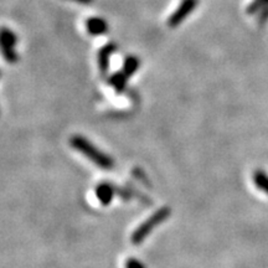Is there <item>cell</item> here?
I'll list each match as a JSON object with an SVG mask.
<instances>
[{"mask_svg": "<svg viewBox=\"0 0 268 268\" xmlns=\"http://www.w3.org/2000/svg\"><path fill=\"white\" fill-rule=\"evenodd\" d=\"M125 268H145V266L143 262L132 257V258H128L125 262Z\"/></svg>", "mask_w": 268, "mask_h": 268, "instance_id": "obj_13", "label": "cell"}, {"mask_svg": "<svg viewBox=\"0 0 268 268\" xmlns=\"http://www.w3.org/2000/svg\"><path fill=\"white\" fill-rule=\"evenodd\" d=\"M170 216V209L169 208H161L158 211H155L149 219H147L145 221L134 231L132 234V244L139 245L144 241L148 237V234L153 232V230L158 225L163 223L168 217Z\"/></svg>", "mask_w": 268, "mask_h": 268, "instance_id": "obj_2", "label": "cell"}, {"mask_svg": "<svg viewBox=\"0 0 268 268\" xmlns=\"http://www.w3.org/2000/svg\"><path fill=\"white\" fill-rule=\"evenodd\" d=\"M71 2H76V3H80V4H91L93 0H71Z\"/></svg>", "mask_w": 268, "mask_h": 268, "instance_id": "obj_14", "label": "cell"}, {"mask_svg": "<svg viewBox=\"0 0 268 268\" xmlns=\"http://www.w3.org/2000/svg\"><path fill=\"white\" fill-rule=\"evenodd\" d=\"M127 81L128 76L123 71L114 72L113 75H111V77L108 78V83L116 89L117 93H122L127 87Z\"/></svg>", "mask_w": 268, "mask_h": 268, "instance_id": "obj_7", "label": "cell"}, {"mask_svg": "<svg viewBox=\"0 0 268 268\" xmlns=\"http://www.w3.org/2000/svg\"><path fill=\"white\" fill-rule=\"evenodd\" d=\"M71 145L75 149L78 150L80 153H82L83 155L87 156L92 163H94L96 165H98L105 170H111L114 165V161L111 156L105 154L103 152H100L97 147H94L91 142L87 141L85 137L82 136H75L71 138Z\"/></svg>", "mask_w": 268, "mask_h": 268, "instance_id": "obj_1", "label": "cell"}, {"mask_svg": "<svg viewBox=\"0 0 268 268\" xmlns=\"http://www.w3.org/2000/svg\"><path fill=\"white\" fill-rule=\"evenodd\" d=\"M0 75H2V74H0Z\"/></svg>", "mask_w": 268, "mask_h": 268, "instance_id": "obj_16", "label": "cell"}, {"mask_svg": "<svg viewBox=\"0 0 268 268\" xmlns=\"http://www.w3.org/2000/svg\"><path fill=\"white\" fill-rule=\"evenodd\" d=\"M139 66H141V61H139V58L134 55H129L124 58V61H123L122 71L127 75L128 78H129L138 71Z\"/></svg>", "mask_w": 268, "mask_h": 268, "instance_id": "obj_8", "label": "cell"}, {"mask_svg": "<svg viewBox=\"0 0 268 268\" xmlns=\"http://www.w3.org/2000/svg\"><path fill=\"white\" fill-rule=\"evenodd\" d=\"M86 29L91 35L99 36L108 31V24L103 18L92 16V18L86 20Z\"/></svg>", "mask_w": 268, "mask_h": 268, "instance_id": "obj_5", "label": "cell"}, {"mask_svg": "<svg viewBox=\"0 0 268 268\" xmlns=\"http://www.w3.org/2000/svg\"><path fill=\"white\" fill-rule=\"evenodd\" d=\"M266 4V0H252V2L246 7V13L250 14V15H253V14L258 13Z\"/></svg>", "mask_w": 268, "mask_h": 268, "instance_id": "obj_11", "label": "cell"}, {"mask_svg": "<svg viewBox=\"0 0 268 268\" xmlns=\"http://www.w3.org/2000/svg\"><path fill=\"white\" fill-rule=\"evenodd\" d=\"M96 196L102 205H110L114 196V189L111 184L102 183L97 185Z\"/></svg>", "mask_w": 268, "mask_h": 268, "instance_id": "obj_6", "label": "cell"}, {"mask_svg": "<svg viewBox=\"0 0 268 268\" xmlns=\"http://www.w3.org/2000/svg\"><path fill=\"white\" fill-rule=\"evenodd\" d=\"M268 20V4L264 5L261 10L257 13V22L263 25Z\"/></svg>", "mask_w": 268, "mask_h": 268, "instance_id": "obj_12", "label": "cell"}, {"mask_svg": "<svg viewBox=\"0 0 268 268\" xmlns=\"http://www.w3.org/2000/svg\"><path fill=\"white\" fill-rule=\"evenodd\" d=\"M0 44L9 45L11 47H15L18 44V36L14 31H11L8 27H2L0 29Z\"/></svg>", "mask_w": 268, "mask_h": 268, "instance_id": "obj_9", "label": "cell"}, {"mask_svg": "<svg viewBox=\"0 0 268 268\" xmlns=\"http://www.w3.org/2000/svg\"><path fill=\"white\" fill-rule=\"evenodd\" d=\"M266 3H267V4H268V0H266Z\"/></svg>", "mask_w": 268, "mask_h": 268, "instance_id": "obj_15", "label": "cell"}, {"mask_svg": "<svg viewBox=\"0 0 268 268\" xmlns=\"http://www.w3.org/2000/svg\"><path fill=\"white\" fill-rule=\"evenodd\" d=\"M116 50H117V46H116V44H113V43L105 45V46H102L98 50V54H97V61H98L99 71L102 72L103 75L107 74L108 70H110L111 57H112V55L116 52Z\"/></svg>", "mask_w": 268, "mask_h": 268, "instance_id": "obj_4", "label": "cell"}, {"mask_svg": "<svg viewBox=\"0 0 268 268\" xmlns=\"http://www.w3.org/2000/svg\"><path fill=\"white\" fill-rule=\"evenodd\" d=\"M0 52H2V55L4 56L5 61H7L8 63L18 62L19 57H18V54L15 52V50H14V47L9 46V45L0 44Z\"/></svg>", "mask_w": 268, "mask_h": 268, "instance_id": "obj_10", "label": "cell"}, {"mask_svg": "<svg viewBox=\"0 0 268 268\" xmlns=\"http://www.w3.org/2000/svg\"><path fill=\"white\" fill-rule=\"evenodd\" d=\"M200 0H181L180 5L177 10L169 16L168 19V26L177 27L195 10V8L199 5Z\"/></svg>", "mask_w": 268, "mask_h": 268, "instance_id": "obj_3", "label": "cell"}]
</instances>
